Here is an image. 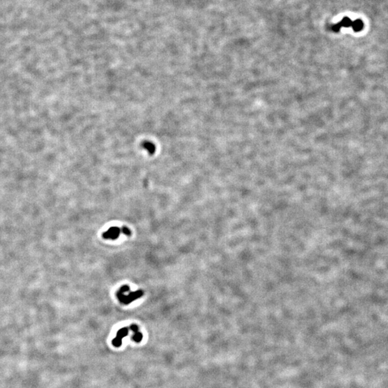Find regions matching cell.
I'll use <instances>...</instances> for the list:
<instances>
[{"label": "cell", "instance_id": "cell-1", "mask_svg": "<svg viewBox=\"0 0 388 388\" xmlns=\"http://www.w3.org/2000/svg\"><path fill=\"white\" fill-rule=\"evenodd\" d=\"M143 291L138 290L135 293H129V294L127 295L121 294V293H117V297L119 299V300H120V302L124 303V304H129V303H131L132 301H133V300H136L137 298L141 297L142 295H143Z\"/></svg>", "mask_w": 388, "mask_h": 388}, {"label": "cell", "instance_id": "cell-2", "mask_svg": "<svg viewBox=\"0 0 388 388\" xmlns=\"http://www.w3.org/2000/svg\"><path fill=\"white\" fill-rule=\"evenodd\" d=\"M129 329L127 328H123L119 331L116 334V337L112 341V344L114 347H119L121 345V341L122 339L128 334Z\"/></svg>", "mask_w": 388, "mask_h": 388}, {"label": "cell", "instance_id": "cell-3", "mask_svg": "<svg viewBox=\"0 0 388 388\" xmlns=\"http://www.w3.org/2000/svg\"><path fill=\"white\" fill-rule=\"evenodd\" d=\"M121 232V229L116 226L111 227L108 231L104 233L103 237L105 239H111V240H115L117 238L119 235V233Z\"/></svg>", "mask_w": 388, "mask_h": 388}, {"label": "cell", "instance_id": "cell-4", "mask_svg": "<svg viewBox=\"0 0 388 388\" xmlns=\"http://www.w3.org/2000/svg\"><path fill=\"white\" fill-rule=\"evenodd\" d=\"M130 329L134 332V336L132 337V339L136 342H140L142 340V339H143V335H142L141 333L139 332L138 327L135 324H133L131 326Z\"/></svg>", "mask_w": 388, "mask_h": 388}, {"label": "cell", "instance_id": "cell-5", "mask_svg": "<svg viewBox=\"0 0 388 388\" xmlns=\"http://www.w3.org/2000/svg\"><path fill=\"white\" fill-rule=\"evenodd\" d=\"M352 27L355 32H359L364 27V23L361 19H356L354 22H352Z\"/></svg>", "mask_w": 388, "mask_h": 388}, {"label": "cell", "instance_id": "cell-6", "mask_svg": "<svg viewBox=\"0 0 388 388\" xmlns=\"http://www.w3.org/2000/svg\"><path fill=\"white\" fill-rule=\"evenodd\" d=\"M339 24H340L341 27L343 26V27H349L350 26H352V22L351 21V19L349 18H348V17H345V18L343 19V20L342 21V22H341V23H339Z\"/></svg>", "mask_w": 388, "mask_h": 388}, {"label": "cell", "instance_id": "cell-7", "mask_svg": "<svg viewBox=\"0 0 388 388\" xmlns=\"http://www.w3.org/2000/svg\"><path fill=\"white\" fill-rule=\"evenodd\" d=\"M121 231H122V233H124V234H126V235H127V236H129V235L131 234L130 230H129L128 228L124 227V228H122V229H121Z\"/></svg>", "mask_w": 388, "mask_h": 388}]
</instances>
